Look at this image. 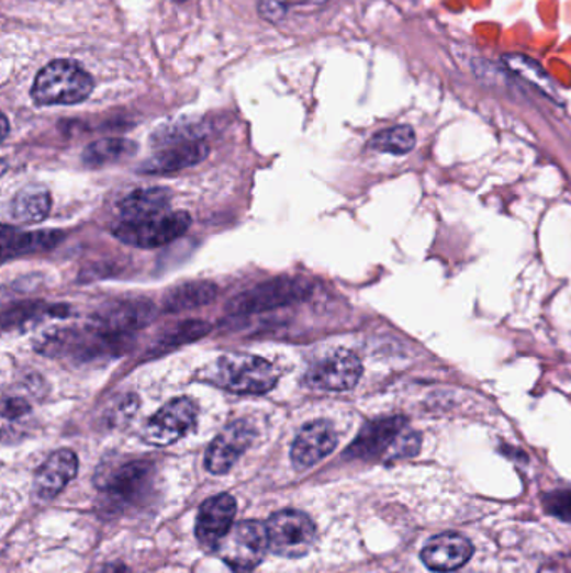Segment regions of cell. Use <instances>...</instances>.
<instances>
[{
    "instance_id": "1",
    "label": "cell",
    "mask_w": 571,
    "mask_h": 573,
    "mask_svg": "<svg viewBox=\"0 0 571 573\" xmlns=\"http://www.w3.org/2000/svg\"><path fill=\"white\" fill-rule=\"evenodd\" d=\"M201 379L233 394L270 393L279 382V371L272 362L254 355H223L201 371Z\"/></svg>"
},
{
    "instance_id": "2",
    "label": "cell",
    "mask_w": 571,
    "mask_h": 573,
    "mask_svg": "<svg viewBox=\"0 0 571 573\" xmlns=\"http://www.w3.org/2000/svg\"><path fill=\"white\" fill-rule=\"evenodd\" d=\"M94 89L91 75L75 60L47 64L32 85V100L40 106H71L88 100Z\"/></svg>"
},
{
    "instance_id": "3",
    "label": "cell",
    "mask_w": 571,
    "mask_h": 573,
    "mask_svg": "<svg viewBox=\"0 0 571 573\" xmlns=\"http://www.w3.org/2000/svg\"><path fill=\"white\" fill-rule=\"evenodd\" d=\"M311 292L312 285L307 280L299 277H277L233 297L226 305V312L232 315L261 314L305 301Z\"/></svg>"
},
{
    "instance_id": "4",
    "label": "cell",
    "mask_w": 571,
    "mask_h": 573,
    "mask_svg": "<svg viewBox=\"0 0 571 573\" xmlns=\"http://www.w3.org/2000/svg\"><path fill=\"white\" fill-rule=\"evenodd\" d=\"M190 225V213L165 212L148 218L120 220L113 227V235L133 247L158 248L183 237Z\"/></svg>"
},
{
    "instance_id": "5",
    "label": "cell",
    "mask_w": 571,
    "mask_h": 573,
    "mask_svg": "<svg viewBox=\"0 0 571 573\" xmlns=\"http://www.w3.org/2000/svg\"><path fill=\"white\" fill-rule=\"evenodd\" d=\"M268 549L270 540L267 525L247 520L233 525L215 552L233 573H250L264 562Z\"/></svg>"
},
{
    "instance_id": "6",
    "label": "cell",
    "mask_w": 571,
    "mask_h": 573,
    "mask_svg": "<svg viewBox=\"0 0 571 573\" xmlns=\"http://www.w3.org/2000/svg\"><path fill=\"white\" fill-rule=\"evenodd\" d=\"M270 550L286 559L307 555L317 537L314 521L296 509H282L270 517L267 524Z\"/></svg>"
},
{
    "instance_id": "7",
    "label": "cell",
    "mask_w": 571,
    "mask_h": 573,
    "mask_svg": "<svg viewBox=\"0 0 571 573\" xmlns=\"http://www.w3.org/2000/svg\"><path fill=\"white\" fill-rule=\"evenodd\" d=\"M406 429V419L401 416L367 423L349 446L346 457L363 461L395 460L399 439Z\"/></svg>"
},
{
    "instance_id": "8",
    "label": "cell",
    "mask_w": 571,
    "mask_h": 573,
    "mask_svg": "<svg viewBox=\"0 0 571 573\" xmlns=\"http://www.w3.org/2000/svg\"><path fill=\"white\" fill-rule=\"evenodd\" d=\"M198 407L190 397H177L156 411L143 429V439L152 446L180 441L197 425Z\"/></svg>"
},
{
    "instance_id": "9",
    "label": "cell",
    "mask_w": 571,
    "mask_h": 573,
    "mask_svg": "<svg viewBox=\"0 0 571 573\" xmlns=\"http://www.w3.org/2000/svg\"><path fill=\"white\" fill-rule=\"evenodd\" d=\"M362 362L352 350L339 349L309 369L305 386L318 391H349L362 378Z\"/></svg>"
},
{
    "instance_id": "10",
    "label": "cell",
    "mask_w": 571,
    "mask_h": 573,
    "mask_svg": "<svg viewBox=\"0 0 571 573\" xmlns=\"http://www.w3.org/2000/svg\"><path fill=\"white\" fill-rule=\"evenodd\" d=\"M156 307L148 301H124L94 315V333L103 337L126 336L155 321Z\"/></svg>"
},
{
    "instance_id": "11",
    "label": "cell",
    "mask_w": 571,
    "mask_h": 573,
    "mask_svg": "<svg viewBox=\"0 0 571 573\" xmlns=\"http://www.w3.org/2000/svg\"><path fill=\"white\" fill-rule=\"evenodd\" d=\"M255 441V429L250 423L235 422L226 426L212 442L205 454L206 470L212 474H225L235 467L242 454Z\"/></svg>"
},
{
    "instance_id": "12",
    "label": "cell",
    "mask_w": 571,
    "mask_h": 573,
    "mask_svg": "<svg viewBox=\"0 0 571 573\" xmlns=\"http://www.w3.org/2000/svg\"><path fill=\"white\" fill-rule=\"evenodd\" d=\"M237 515V499L228 493L212 496L200 506L197 517V538L201 547L215 552L233 528Z\"/></svg>"
},
{
    "instance_id": "13",
    "label": "cell",
    "mask_w": 571,
    "mask_h": 573,
    "mask_svg": "<svg viewBox=\"0 0 571 573\" xmlns=\"http://www.w3.org/2000/svg\"><path fill=\"white\" fill-rule=\"evenodd\" d=\"M337 442L339 438L332 423L325 419L307 423L293 441L290 460L296 470H307L327 458L337 448Z\"/></svg>"
},
{
    "instance_id": "14",
    "label": "cell",
    "mask_w": 571,
    "mask_h": 573,
    "mask_svg": "<svg viewBox=\"0 0 571 573\" xmlns=\"http://www.w3.org/2000/svg\"><path fill=\"white\" fill-rule=\"evenodd\" d=\"M210 155V146L205 139L191 138L183 142L161 146L158 151L146 159L139 167L143 175H171L201 164Z\"/></svg>"
},
{
    "instance_id": "15",
    "label": "cell",
    "mask_w": 571,
    "mask_h": 573,
    "mask_svg": "<svg viewBox=\"0 0 571 573\" xmlns=\"http://www.w3.org/2000/svg\"><path fill=\"white\" fill-rule=\"evenodd\" d=\"M473 546L459 533H441L429 538L421 552L427 569L438 573L455 572L473 557Z\"/></svg>"
},
{
    "instance_id": "16",
    "label": "cell",
    "mask_w": 571,
    "mask_h": 573,
    "mask_svg": "<svg viewBox=\"0 0 571 573\" xmlns=\"http://www.w3.org/2000/svg\"><path fill=\"white\" fill-rule=\"evenodd\" d=\"M79 460L75 451L57 450L47 458L34 478V492L41 499H53L75 480Z\"/></svg>"
},
{
    "instance_id": "17",
    "label": "cell",
    "mask_w": 571,
    "mask_h": 573,
    "mask_svg": "<svg viewBox=\"0 0 571 573\" xmlns=\"http://www.w3.org/2000/svg\"><path fill=\"white\" fill-rule=\"evenodd\" d=\"M63 238V232H19L11 227H4L2 228V260L9 262V260L24 257V255L51 250Z\"/></svg>"
},
{
    "instance_id": "18",
    "label": "cell",
    "mask_w": 571,
    "mask_h": 573,
    "mask_svg": "<svg viewBox=\"0 0 571 573\" xmlns=\"http://www.w3.org/2000/svg\"><path fill=\"white\" fill-rule=\"evenodd\" d=\"M53 199L49 190L43 184H25L15 193L9 205V215L21 225H34L43 222L51 212Z\"/></svg>"
},
{
    "instance_id": "19",
    "label": "cell",
    "mask_w": 571,
    "mask_h": 573,
    "mask_svg": "<svg viewBox=\"0 0 571 573\" xmlns=\"http://www.w3.org/2000/svg\"><path fill=\"white\" fill-rule=\"evenodd\" d=\"M171 191L168 188L152 187L131 191L117 205L121 220H142L168 212Z\"/></svg>"
},
{
    "instance_id": "20",
    "label": "cell",
    "mask_w": 571,
    "mask_h": 573,
    "mask_svg": "<svg viewBox=\"0 0 571 573\" xmlns=\"http://www.w3.org/2000/svg\"><path fill=\"white\" fill-rule=\"evenodd\" d=\"M219 297V285L209 280H193V282L181 283L166 292L163 297V311L170 314L193 311L203 307Z\"/></svg>"
},
{
    "instance_id": "21",
    "label": "cell",
    "mask_w": 571,
    "mask_h": 573,
    "mask_svg": "<svg viewBox=\"0 0 571 573\" xmlns=\"http://www.w3.org/2000/svg\"><path fill=\"white\" fill-rule=\"evenodd\" d=\"M138 145L126 138H104L91 143L82 153V164L89 168H103L121 164L136 155Z\"/></svg>"
},
{
    "instance_id": "22",
    "label": "cell",
    "mask_w": 571,
    "mask_h": 573,
    "mask_svg": "<svg viewBox=\"0 0 571 573\" xmlns=\"http://www.w3.org/2000/svg\"><path fill=\"white\" fill-rule=\"evenodd\" d=\"M148 463H130L114 471L110 480H107V490L117 498H130L133 493H138L142 486L148 482Z\"/></svg>"
},
{
    "instance_id": "23",
    "label": "cell",
    "mask_w": 571,
    "mask_h": 573,
    "mask_svg": "<svg viewBox=\"0 0 571 573\" xmlns=\"http://www.w3.org/2000/svg\"><path fill=\"white\" fill-rule=\"evenodd\" d=\"M414 146H416V133L407 124L382 130L369 142V148L374 151L398 156L407 155L413 151Z\"/></svg>"
},
{
    "instance_id": "24",
    "label": "cell",
    "mask_w": 571,
    "mask_h": 573,
    "mask_svg": "<svg viewBox=\"0 0 571 573\" xmlns=\"http://www.w3.org/2000/svg\"><path fill=\"white\" fill-rule=\"evenodd\" d=\"M212 327L203 321H183L171 329L166 330L158 340L159 349H173V347L184 346L210 334Z\"/></svg>"
},
{
    "instance_id": "25",
    "label": "cell",
    "mask_w": 571,
    "mask_h": 573,
    "mask_svg": "<svg viewBox=\"0 0 571 573\" xmlns=\"http://www.w3.org/2000/svg\"><path fill=\"white\" fill-rule=\"evenodd\" d=\"M505 63L515 75L522 76L526 81H531L544 91H553L550 76L541 68V64L536 63L531 57L523 56V54H508L505 56Z\"/></svg>"
},
{
    "instance_id": "26",
    "label": "cell",
    "mask_w": 571,
    "mask_h": 573,
    "mask_svg": "<svg viewBox=\"0 0 571 573\" xmlns=\"http://www.w3.org/2000/svg\"><path fill=\"white\" fill-rule=\"evenodd\" d=\"M545 506L555 517L571 524V492H555L545 498Z\"/></svg>"
},
{
    "instance_id": "27",
    "label": "cell",
    "mask_w": 571,
    "mask_h": 573,
    "mask_svg": "<svg viewBox=\"0 0 571 573\" xmlns=\"http://www.w3.org/2000/svg\"><path fill=\"white\" fill-rule=\"evenodd\" d=\"M258 12L268 22H279L286 18V0H258Z\"/></svg>"
},
{
    "instance_id": "28",
    "label": "cell",
    "mask_w": 571,
    "mask_h": 573,
    "mask_svg": "<svg viewBox=\"0 0 571 573\" xmlns=\"http://www.w3.org/2000/svg\"><path fill=\"white\" fill-rule=\"evenodd\" d=\"M29 413V404L21 397H11L2 404V416L5 419H18Z\"/></svg>"
},
{
    "instance_id": "29",
    "label": "cell",
    "mask_w": 571,
    "mask_h": 573,
    "mask_svg": "<svg viewBox=\"0 0 571 573\" xmlns=\"http://www.w3.org/2000/svg\"><path fill=\"white\" fill-rule=\"evenodd\" d=\"M99 573H131L130 569L123 563H110V565L104 566L103 570Z\"/></svg>"
},
{
    "instance_id": "30",
    "label": "cell",
    "mask_w": 571,
    "mask_h": 573,
    "mask_svg": "<svg viewBox=\"0 0 571 573\" xmlns=\"http://www.w3.org/2000/svg\"><path fill=\"white\" fill-rule=\"evenodd\" d=\"M8 133H9L8 116H2V139L8 138Z\"/></svg>"
}]
</instances>
